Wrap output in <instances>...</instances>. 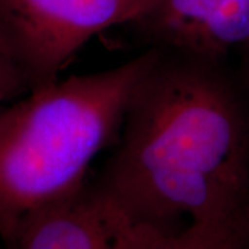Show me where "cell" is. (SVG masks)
Returning <instances> with one entry per match:
<instances>
[{
	"label": "cell",
	"instance_id": "cell-8",
	"mask_svg": "<svg viewBox=\"0 0 249 249\" xmlns=\"http://www.w3.org/2000/svg\"><path fill=\"white\" fill-rule=\"evenodd\" d=\"M240 249H249V201L245 209V224H244V238Z\"/></svg>",
	"mask_w": 249,
	"mask_h": 249
},
{
	"label": "cell",
	"instance_id": "cell-5",
	"mask_svg": "<svg viewBox=\"0 0 249 249\" xmlns=\"http://www.w3.org/2000/svg\"><path fill=\"white\" fill-rule=\"evenodd\" d=\"M130 25L150 47L224 62L249 50V0H152Z\"/></svg>",
	"mask_w": 249,
	"mask_h": 249
},
{
	"label": "cell",
	"instance_id": "cell-3",
	"mask_svg": "<svg viewBox=\"0 0 249 249\" xmlns=\"http://www.w3.org/2000/svg\"><path fill=\"white\" fill-rule=\"evenodd\" d=\"M152 0H0V25L29 90L60 78L93 36L133 24Z\"/></svg>",
	"mask_w": 249,
	"mask_h": 249
},
{
	"label": "cell",
	"instance_id": "cell-2",
	"mask_svg": "<svg viewBox=\"0 0 249 249\" xmlns=\"http://www.w3.org/2000/svg\"><path fill=\"white\" fill-rule=\"evenodd\" d=\"M148 47L104 71L71 75L0 108V237L88 186L86 176L121 130L126 108L154 58Z\"/></svg>",
	"mask_w": 249,
	"mask_h": 249
},
{
	"label": "cell",
	"instance_id": "cell-4",
	"mask_svg": "<svg viewBox=\"0 0 249 249\" xmlns=\"http://www.w3.org/2000/svg\"><path fill=\"white\" fill-rule=\"evenodd\" d=\"M163 232L133 220L94 183L32 214L6 249H150Z\"/></svg>",
	"mask_w": 249,
	"mask_h": 249
},
{
	"label": "cell",
	"instance_id": "cell-1",
	"mask_svg": "<svg viewBox=\"0 0 249 249\" xmlns=\"http://www.w3.org/2000/svg\"><path fill=\"white\" fill-rule=\"evenodd\" d=\"M96 186L163 234L245 214L249 103L223 61L155 49Z\"/></svg>",
	"mask_w": 249,
	"mask_h": 249
},
{
	"label": "cell",
	"instance_id": "cell-7",
	"mask_svg": "<svg viewBox=\"0 0 249 249\" xmlns=\"http://www.w3.org/2000/svg\"><path fill=\"white\" fill-rule=\"evenodd\" d=\"M22 90H29L27 78L0 25V108Z\"/></svg>",
	"mask_w": 249,
	"mask_h": 249
},
{
	"label": "cell",
	"instance_id": "cell-6",
	"mask_svg": "<svg viewBox=\"0 0 249 249\" xmlns=\"http://www.w3.org/2000/svg\"><path fill=\"white\" fill-rule=\"evenodd\" d=\"M245 214L224 222L194 223L183 231L165 234L150 249H240Z\"/></svg>",
	"mask_w": 249,
	"mask_h": 249
}]
</instances>
